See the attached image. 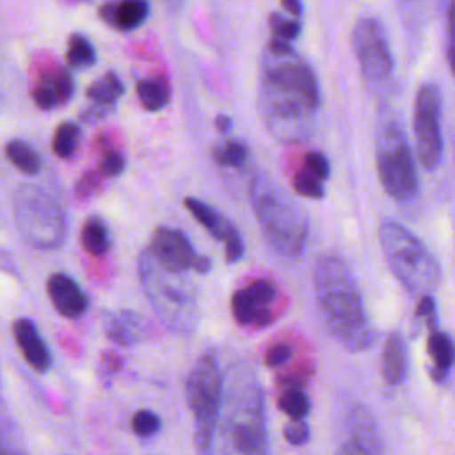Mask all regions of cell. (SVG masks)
<instances>
[{"instance_id":"cell-5","label":"cell","mask_w":455,"mask_h":455,"mask_svg":"<svg viewBox=\"0 0 455 455\" xmlns=\"http://www.w3.org/2000/svg\"><path fill=\"white\" fill-rule=\"evenodd\" d=\"M139 281L158 320L178 334H192L199 323V300L194 283L183 272L162 267L148 249L139 254Z\"/></svg>"},{"instance_id":"cell-28","label":"cell","mask_w":455,"mask_h":455,"mask_svg":"<svg viewBox=\"0 0 455 455\" xmlns=\"http://www.w3.org/2000/svg\"><path fill=\"white\" fill-rule=\"evenodd\" d=\"M66 60L71 68H91L96 62V50L82 34H73L68 41Z\"/></svg>"},{"instance_id":"cell-42","label":"cell","mask_w":455,"mask_h":455,"mask_svg":"<svg viewBox=\"0 0 455 455\" xmlns=\"http://www.w3.org/2000/svg\"><path fill=\"white\" fill-rule=\"evenodd\" d=\"M336 455H380V453H373V451H370V450H366V448H361V446H357V444L347 441V443H343V444L338 448Z\"/></svg>"},{"instance_id":"cell-41","label":"cell","mask_w":455,"mask_h":455,"mask_svg":"<svg viewBox=\"0 0 455 455\" xmlns=\"http://www.w3.org/2000/svg\"><path fill=\"white\" fill-rule=\"evenodd\" d=\"M32 100L36 103V107H39L41 110H53L57 108V103H55V98L53 94L50 92V89H46L43 84H37L32 91Z\"/></svg>"},{"instance_id":"cell-29","label":"cell","mask_w":455,"mask_h":455,"mask_svg":"<svg viewBox=\"0 0 455 455\" xmlns=\"http://www.w3.org/2000/svg\"><path fill=\"white\" fill-rule=\"evenodd\" d=\"M80 142V128L75 123H60L52 139V149L59 158H69Z\"/></svg>"},{"instance_id":"cell-38","label":"cell","mask_w":455,"mask_h":455,"mask_svg":"<svg viewBox=\"0 0 455 455\" xmlns=\"http://www.w3.org/2000/svg\"><path fill=\"white\" fill-rule=\"evenodd\" d=\"M416 316L423 318L425 323L428 325V329L437 327V307H435V300L430 293H421L418 306H416Z\"/></svg>"},{"instance_id":"cell-1","label":"cell","mask_w":455,"mask_h":455,"mask_svg":"<svg viewBox=\"0 0 455 455\" xmlns=\"http://www.w3.org/2000/svg\"><path fill=\"white\" fill-rule=\"evenodd\" d=\"M258 108L268 133L284 144L307 140L320 110L316 75L290 43L272 37L259 64Z\"/></svg>"},{"instance_id":"cell-2","label":"cell","mask_w":455,"mask_h":455,"mask_svg":"<svg viewBox=\"0 0 455 455\" xmlns=\"http://www.w3.org/2000/svg\"><path fill=\"white\" fill-rule=\"evenodd\" d=\"M313 288L320 316L331 338L348 352H363L373 343V329L357 281L338 256H322L313 270Z\"/></svg>"},{"instance_id":"cell-18","label":"cell","mask_w":455,"mask_h":455,"mask_svg":"<svg viewBox=\"0 0 455 455\" xmlns=\"http://www.w3.org/2000/svg\"><path fill=\"white\" fill-rule=\"evenodd\" d=\"M428 332L430 334L427 339V352L432 361V364L428 366V373L435 382H444L453 364V343L451 338L437 327L428 329Z\"/></svg>"},{"instance_id":"cell-13","label":"cell","mask_w":455,"mask_h":455,"mask_svg":"<svg viewBox=\"0 0 455 455\" xmlns=\"http://www.w3.org/2000/svg\"><path fill=\"white\" fill-rule=\"evenodd\" d=\"M183 204L215 240L224 243V258L228 263H236L243 256V242L229 219L222 217L213 206L197 197H185Z\"/></svg>"},{"instance_id":"cell-17","label":"cell","mask_w":455,"mask_h":455,"mask_svg":"<svg viewBox=\"0 0 455 455\" xmlns=\"http://www.w3.org/2000/svg\"><path fill=\"white\" fill-rule=\"evenodd\" d=\"M231 311L235 320L243 327H267L274 320L268 306L261 304L245 286L238 288L231 297Z\"/></svg>"},{"instance_id":"cell-25","label":"cell","mask_w":455,"mask_h":455,"mask_svg":"<svg viewBox=\"0 0 455 455\" xmlns=\"http://www.w3.org/2000/svg\"><path fill=\"white\" fill-rule=\"evenodd\" d=\"M37 84H43L46 89H50V92H52L53 98H55L57 107L66 105V103L71 100L73 91H75L73 78H71L69 71L64 69V68H55L53 71L44 73V75L39 78Z\"/></svg>"},{"instance_id":"cell-21","label":"cell","mask_w":455,"mask_h":455,"mask_svg":"<svg viewBox=\"0 0 455 455\" xmlns=\"http://www.w3.org/2000/svg\"><path fill=\"white\" fill-rule=\"evenodd\" d=\"M142 334H144V323L135 311L121 309L119 313L112 315L107 322V336L121 347H130L140 341Z\"/></svg>"},{"instance_id":"cell-10","label":"cell","mask_w":455,"mask_h":455,"mask_svg":"<svg viewBox=\"0 0 455 455\" xmlns=\"http://www.w3.org/2000/svg\"><path fill=\"white\" fill-rule=\"evenodd\" d=\"M443 98L434 82H425L414 101V148L423 169L435 171L443 162Z\"/></svg>"},{"instance_id":"cell-15","label":"cell","mask_w":455,"mask_h":455,"mask_svg":"<svg viewBox=\"0 0 455 455\" xmlns=\"http://www.w3.org/2000/svg\"><path fill=\"white\" fill-rule=\"evenodd\" d=\"M14 339L25 357V361L36 371H46L50 368V352L37 331V327L28 318H20L14 322Z\"/></svg>"},{"instance_id":"cell-47","label":"cell","mask_w":455,"mask_h":455,"mask_svg":"<svg viewBox=\"0 0 455 455\" xmlns=\"http://www.w3.org/2000/svg\"><path fill=\"white\" fill-rule=\"evenodd\" d=\"M0 455H12V453H5V451H0Z\"/></svg>"},{"instance_id":"cell-31","label":"cell","mask_w":455,"mask_h":455,"mask_svg":"<svg viewBox=\"0 0 455 455\" xmlns=\"http://www.w3.org/2000/svg\"><path fill=\"white\" fill-rule=\"evenodd\" d=\"M268 25L272 28L274 37L286 41V43L295 41L300 34V23L297 20H288L279 12H272L268 16Z\"/></svg>"},{"instance_id":"cell-36","label":"cell","mask_w":455,"mask_h":455,"mask_svg":"<svg viewBox=\"0 0 455 455\" xmlns=\"http://www.w3.org/2000/svg\"><path fill=\"white\" fill-rule=\"evenodd\" d=\"M309 425L304 419H291L284 428L283 435L291 446H300L306 444L309 439Z\"/></svg>"},{"instance_id":"cell-26","label":"cell","mask_w":455,"mask_h":455,"mask_svg":"<svg viewBox=\"0 0 455 455\" xmlns=\"http://www.w3.org/2000/svg\"><path fill=\"white\" fill-rule=\"evenodd\" d=\"M5 155L11 160V164L25 174H36L41 169L39 155L23 140L14 139V140L7 142Z\"/></svg>"},{"instance_id":"cell-11","label":"cell","mask_w":455,"mask_h":455,"mask_svg":"<svg viewBox=\"0 0 455 455\" xmlns=\"http://www.w3.org/2000/svg\"><path fill=\"white\" fill-rule=\"evenodd\" d=\"M18 222L25 236L37 247L60 245L66 236L62 210L41 190H30L20 197Z\"/></svg>"},{"instance_id":"cell-43","label":"cell","mask_w":455,"mask_h":455,"mask_svg":"<svg viewBox=\"0 0 455 455\" xmlns=\"http://www.w3.org/2000/svg\"><path fill=\"white\" fill-rule=\"evenodd\" d=\"M101 364H103L105 371L112 375V373H116L121 368V357L117 354H114V352H108V354L103 355Z\"/></svg>"},{"instance_id":"cell-46","label":"cell","mask_w":455,"mask_h":455,"mask_svg":"<svg viewBox=\"0 0 455 455\" xmlns=\"http://www.w3.org/2000/svg\"><path fill=\"white\" fill-rule=\"evenodd\" d=\"M162 2L165 4L167 9H172V11H178L181 7V4H183V0H162Z\"/></svg>"},{"instance_id":"cell-40","label":"cell","mask_w":455,"mask_h":455,"mask_svg":"<svg viewBox=\"0 0 455 455\" xmlns=\"http://www.w3.org/2000/svg\"><path fill=\"white\" fill-rule=\"evenodd\" d=\"M100 183H101V174L100 171H87L80 176V180L76 181V187H75V192L78 197H91L98 192L100 188Z\"/></svg>"},{"instance_id":"cell-39","label":"cell","mask_w":455,"mask_h":455,"mask_svg":"<svg viewBox=\"0 0 455 455\" xmlns=\"http://www.w3.org/2000/svg\"><path fill=\"white\" fill-rule=\"evenodd\" d=\"M116 105L114 103H100V101H91L85 108L80 112V119L84 123H98L110 116L114 112Z\"/></svg>"},{"instance_id":"cell-34","label":"cell","mask_w":455,"mask_h":455,"mask_svg":"<svg viewBox=\"0 0 455 455\" xmlns=\"http://www.w3.org/2000/svg\"><path fill=\"white\" fill-rule=\"evenodd\" d=\"M126 167L124 155L117 149H107L100 160V174L101 176H119Z\"/></svg>"},{"instance_id":"cell-19","label":"cell","mask_w":455,"mask_h":455,"mask_svg":"<svg viewBox=\"0 0 455 455\" xmlns=\"http://www.w3.org/2000/svg\"><path fill=\"white\" fill-rule=\"evenodd\" d=\"M407 370V345L400 334H391L382 348V377L389 386H398L405 380Z\"/></svg>"},{"instance_id":"cell-14","label":"cell","mask_w":455,"mask_h":455,"mask_svg":"<svg viewBox=\"0 0 455 455\" xmlns=\"http://www.w3.org/2000/svg\"><path fill=\"white\" fill-rule=\"evenodd\" d=\"M48 297L60 316L78 318L89 307V299L76 281L66 274H52L46 283Z\"/></svg>"},{"instance_id":"cell-7","label":"cell","mask_w":455,"mask_h":455,"mask_svg":"<svg viewBox=\"0 0 455 455\" xmlns=\"http://www.w3.org/2000/svg\"><path fill=\"white\" fill-rule=\"evenodd\" d=\"M379 236L384 258L405 290L430 293L439 286L443 272L437 259L405 226L386 220Z\"/></svg>"},{"instance_id":"cell-23","label":"cell","mask_w":455,"mask_h":455,"mask_svg":"<svg viewBox=\"0 0 455 455\" xmlns=\"http://www.w3.org/2000/svg\"><path fill=\"white\" fill-rule=\"evenodd\" d=\"M80 243L85 252L92 256H103L108 252L112 240H110V231L108 226L101 217H89L80 233Z\"/></svg>"},{"instance_id":"cell-3","label":"cell","mask_w":455,"mask_h":455,"mask_svg":"<svg viewBox=\"0 0 455 455\" xmlns=\"http://www.w3.org/2000/svg\"><path fill=\"white\" fill-rule=\"evenodd\" d=\"M219 455H268L263 395L247 370H238L220 403Z\"/></svg>"},{"instance_id":"cell-45","label":"cell","mask_w":455,"mask_h":455,"mask_svg":"<svg viewBox=\"0 0 455 455\" xmlns=\"http://www.w3.org/2000/svg\"><path fill=\"white\" fill-rule=\"evenodd\" d=\"M215 126L219 128L220 133H228L231 130V126H233V121H231V117L228 114H219L215 117Z\"/></svg>"},{"instance_id":"cell-37","label":"cell","mask_w":455,"mask_h":455,"mask_svg":"<svg viewBox=\"0 0 455 455\" xmlns=\"http://www.w3.org/2000/svg\"><path fill=\"white\" fill-rule=\"evenodd\" d=\"M293 355V350L288 343H274L263 354V363L267 366H283Z\"/></svg>"},{"instance_id":"cell-6","label":"cell","mask_w":455,"mask_h":455,"mask_svg":"<svg viewBox=\"0 0 455 455\" xmlns=\"http://www.w3.org/2000/svg\"><path fill=\"white\" fill-rule=\"evenodd\" d=\"M375 158L379 180L387 196L411 203L419 192L412 149L400 117L393 108L380 110L375 128Z\"/></svg>"},{"instance_id":"cell-33","label":"cell","mask_w":455,"mask_h":455,"mask_svg":"<svg viewBox=\"0 0 455 455\" xmlns=\"http://www.w3.org/2000/svg\"><path fill=\"white\" fill-rule=\"evenodd\" d=\"M132 430L139 437H149L160 430V418L149 409H140L132 418Z\"/></svg>"},{"instance_id":"cell-20","label":"cell","mask_w":455,"mask_h":455,"mask_svg":"<svg viewBox=\"0 0 455 455\" xmlns=\"http://www.w3.org/2000/svg\"><path fill=\"white\" fill-rule=\"evenodd\" d=\"M348 423H350V437L348 441L361 446V448H366L373 453H380L384 455L382 451V439H380V434H379V428L373 421V418L370 416V412L363 407H355L352 412H350V418H348Z\"/></svg>"},{"instance_id":"cell-30","label":"cell","mask_w":455,"mask_h":455,"mask_svg":"<svg viewBox=\"0 0 455 455\" xmlns=\"http://www.w3.org/2000/svg\"><path fill=\"white\" fill-rule=\"evenodd\" d=\"M249 158V148L242 140H224L213 149V160L222 167L240 169Z\"/></svg>"},{"instance_id":"cell-12","label":"cell","mask_w":455,"mask_h":455,"mask_svg":"<svg viewBox=\"0 0 455 455\" xmlns=\"http://www.w3.org/2000/svg\"><path fill=\"white\" fill-rule=\"evenodd\" d=\"M148 251L162 267L172 272L187 274L188 270H194L197 274H206L212 268L210 258L197 254L187 235L174 228H156L151 235Z\"/></svg>"},{"instance_id":"cell-9","label":"cell","mask_w":455,"mask_h":455,"mask_svg":"<svg viewBox=\"0 0 455 455\" xmlns=\"http://www.w3.org/2000/svg\"><path fill=\"white\" fill-rule=\"evenodd\" d=\"M350 44L366 85L373 89L384 87L395 69L384 25L371 16L359 18L352 28Z\"/></svg>"},{"instance_id":"cell-32","label":"cell","mask_w":455,"mask_h":455,"mask_svg":"<svg viewBox=\"0 0 455 455\" xmlns=\"http://www.w3.org/2000/svg\"><path fill=\"white\" fill-rule=\"evenodd\" d=\"M293 190L299 194V196H304V197H309V199H322L325 190H323V185L318 178H315L313 174L306 172V171H299L295 176H293Z\"/></svg>"},{"instance_id":"cell-35","label":"cell","mask_w":455,"mask_h":455,"mask_svg":"<svg viewBox=\"0 0 455 455\" xmlns=\"http://www.w3.org/2000/svg\"><path fill=\"white\" fill-rule=\"evenodd\" d=\"M304 171L313 174L315 178H318L320 181L327 180L329 174H331V165H329V160L323 153L320 151H309L306 156H304Z\"/></svg>"},{"instance_id":"cell-4","label":"cell","mask_w":455,"mask_h":455,"mask_svg":"<svg viewBox=\"0 0 455 455\" xmlns=\"http://www.w3.org/2000/svg\"><path fill=\"white\" fill-rule=\"evenodd\" d=\"M251 203L268 247L281 258H299L306 249L309 233L304 210L267 174H254Z\"/></svg>"},{"instance_id":"cell-24","label":"cell","mask_w":455,"mask_h":455,"mask_svg":"<svg viewBox=\"0 0 455 455\" xmlns=\"http://www.w3.org/2000/svg\"><path fill=\"white\" fill-rule=\"evenodd\" d=\"M124 92V84L114 71H107L101 78L94 80L85 94L91 101H100V103H114L123 96Z\"/></svg>"},{"instance_id":"cell-22","label":"cell","mask_w":455,"mask_h":455,"mask_svg":"<svg viewBox=\"0 0 455 455\" xmlns=\"http://www.w3.org/2000/svg\"><path fill=\"white\" fill-rule=\"evenodd\" d=\"M135 91L140 105L148 112H158L165 108L167 103L171 101V85H169V80L162 75L139 80Z\"/></svg>"},{"instance_id":"cell-27","label":"cell","mask_w":455,"mask_h":455,"mask_svg":"<svg viewBox=\"0 0 455 455\" xmlns=\"http://www.w3.org/2000/svg\"><path fill=\"white\" fill-rule=\"evenodd\" d=\"M277 407L291 419H304L311 411V402L302 387H283Z\"/></svg>"},{"instance_id":"cell-16","label":"cell","mask_w":455,"mask_h":455,"mask_svg":"<svg viewBox=\"0 0 455 455\" xmlns=\"http://www.w3.org/2000/svg\"><path fill=\"white\" fill-rule=\"evenodd\" d=\"M148 14L149 4L146 0H123L119 4L107 2L100 7V18L117 30H133L140 27Z\"/></svg>"},{"instance_id":"cell-8","label":"cell","mask_w":455,"mask_h":455,"mask_svg":"<svg viewBox=\"0 0 455 455\" xmlns=\"http://www.w3.org/2000/svg\"><path fill=\"white\" fill-rule=\"evenodd\" d=\"M187 400L194 414V443L197 455H212L215 428L222 403V375L212 354L197 359L187 377Z\"/></svg>"},{"instance_id":"cell-44","label":"cell","mask_w":455,"mask_h":455,"mask_svg":"<svg viewBox=\"0 0 455 455\" xmlns=\"http://www.w3.org/2000/svg\"><path fill=\"white\" fill-rule=\"evenodd\" d=\"M281 5L288 14H291L295 18H299L302 14V2L300 0H281Z\"/></svg>"}]
</instances>
